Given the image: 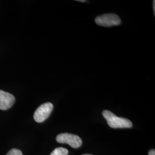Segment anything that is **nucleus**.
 <instances>
[{"label": "nucleus", "instance_id": "nucleus-1", "mask_svg": "<svg viewBox=\"0 0 155 155\" xmlns=\"http://www.w3.org/2000/svg\"><path fill=\"white\" fill-rule=\"evenodd\" d=\"M102 115L105 118L110 127L113 129L118 128H130L133 124L127 118L119 117L116 116L110 111L105 110L102 112Z\"/></svg>", "mask_w": 155, "mask_h": 155}, {"label": "nucleus", "instance_id": "nucleus-2", "mask_svg": "<svg viewBox=\"0 0 155 155\" xmlns=\"http://www.w3.org/2000/svg\"><path fill=\"white\" fill-rule=\"evenodd\" d=\"M95 23L102 27H110L118 25L121 23L120 18L114 13H108L97 17L95 19Z\"/></svg>", "mask_w": 155, "mask_h": 155}, {"label": "nucleus", "instance_id": "nucleus-3", "mask_svg": "<svg viewBox=\"0 0 155 155\" xmlns=\"http://www.w3.org/2000/svg\"><path fill=\"white\" fill-rule=\"evenodd\" d=\"M57 142L61 144H67L73 148H78L82 144V139L78 136L71 133H64L57 136Z\"/></svg>", "mask_w": 155, "mask_h": 155}, {"label": "nucleus", "instance_id": "nucleus-4", "mask_svg": "<svg viewBox=\"0 0 155 155\" xmlns=\"http://www.w3.org/2000/svg\"><path fill=\"white\" fill-rule=\"evenodd\" d=\"M53 108L54 106L50 102L45 103L40 106L33 115L35 121L39 123L44 122L50 116Z\"/></svg>", "mask_w": 155, "mask_h": 155}, {"label": "nucleus", "instance_id": "nucleus-5", "mask_svg": "<svg viewBox=\"0 0 155 155\" xmlns=\"http://www.w3.org/2000/svg\"><path fill=\"white\" fill-rule=\"evenodd\" d=\"M15 101V97L9 93L0 90V109L6 110L11 108Z\"/></svg>", "mask_w": 155, "mask_h": 155}, {"label": "nucleus", "instance_id": "nucleus-6", "mask_svg": "<svg viewBox=\"0 0 155 155\" xmlns=\"http://www.w3.org/2000/svg\"><path fill=\"white\" fill-rule=\"evenodd\" d=\"M68 150L62 147H59L54 150L50 155H68Z\"/></svg>", "mask_w": 155, "mask_h": 155}, {"label": "nucleus", "instance_id": "nucleus-7", "mask_svg": "<svg viewBox=\"0 0 155 155\" xmlns=\"http://www.w3.org/2000/svg\"><path fill=\"white\" fill-rule=\"evenodd\" d=\"M6 155H22V153L20 150L12 149L8 152Z\"/></svg>", "mask_w": 155, "mask_h": 155}, {"label": "nucleus", "instance_id": "nucleus-8", "mask_svg": "<svg viewBox=\"0 0 155 155\" xmlns=\"http://www.w3.org/2000/svg\"><path fill=\"white\" fill-rule=\"evenodd\" d=\"M148 155H155V151L154 150H151L149 152Z\"/></svg>", "mask_w": 155, "mask_h": 155}, {"label": "nucleus", "instance_id": "nucleus-9", "mask_svg": "<svg viewBox=\"0 0 155 155\" xmlns=\"http://www.w3.org/2000/svg\"><path fill=\"white\" fill-rule=\"evenodd\" d=\"M153 9L154 15H155V1H153Z\"/></svg>", "mask_w": 155, "mask_h": 155}, {"label": "nucleus", "instance_id": "nucleus-10", "mask_svg": "<svg viewBox=\"0 0 155 155\" xmlns=\"http://www.w3.org/2000/svg\"><path fill=\"white\" fill-rule=\"evenodd\" d=\"M78 1H79V2H86V1H83V0H82V1H81V0H78Z\"/></svg>", "mask_w": 155, "mask_h": 155}, {"label": "nucleus", "instance_id": "nucleus-11", "mask_svg": "<svg viewBox=\"0 0 155 155\" xmlns=\"http://www.w3.org/2000/svg\"><path fill=\"white\" fill-rule=\"evenodd\" d=\"M91 155V154H84V155Z\"/></svg>", "mask_w": 155, "mask_h": 155}]
</instances>
